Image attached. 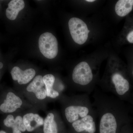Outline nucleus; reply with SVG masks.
Listing matches in <instances>:
<instances>
[{
    "label": "nucleus",
    "instance_id": "f257e3e1",
    "mask_svg": "<svg viewBox=\"0 0 133 133\" xmlns=\"http://www.w3.org/2000/svg\"><path fill=\"white\" fill-rule=\"evenodd\" d=\"M38 47L41 53L49 59L55 58L58 52V43L55 36L49 32L41 35L38 39Z\"/></svg>",
    "mask_w": 133,
    "mask_h": 133
},
{
    "label": "nucleus",
    "instance_id": "f03ea898",
    "mask_svg": "<svg viewBox=\"0 0 133 133\" xmlns=\"http://www.w3.org/2000/svg\"><path fill=\"white\" fill-rule=\"evenodd\" d=\"M69 27L70 33L75 43L82 45L86 42L90 31L83 20L77 17L71 18L69 22Z\"/></svg>",
    "mask_w": 133,
    "mask_h": 133
},
{
    "label": "nucleus",
    "instance_id": "7ed1b4c3",
    "mask_svg": "<svg viewBox=\"0 0 133 133\" xmlns=\"http://www.w3.org/2000/svg\"><path fill=\"white\" fill-rule=\"evenodd\" d=\"M93 78L91 69L87 62H80L73 70L72 80L76 84L83 86L87 85L91 82Z\"/></svg>",
    "mask_w": 133,
    "mask_h": 133
},
{
    "label": "nucleus",
    "instance_id": "20e7f679",
    "mask_svg": "<svg viewBox=\"0 0 133 133\" xmlns=\"http://www.w3.org/2000/svg\"><path fill=\"white\" fill-rule=\"evenodd\" d=\"M117 127V121L113 113L107 111L102 115L100 120V133H116Z\"/></svg>",
    "mask_w": 133,
    "mask_h": 133
},
{
    "label": "nucleus",
    "instance_id": "39448f33",
    "mask_svg": "<svg viewBox=\"0 0 133 133\" xmlns=\"http://www.w3.org/2000/svg\"><path fill=\"white\" fill-rule=\"evenodd\" d=\"M89 108L84 105H71L65 110V115L69 122L72 123L89 114Z\"/></svg>",
    "mask_w": 133,
    "mask_h": 133
},
{
    "label": "nucleus",
    "instance_id": "423d86ee",
    "mask_svg": "<svg viewBox=\"0 0 133 133\" xmlns=\"http://www.w3.org/2000/svg\"><path fill=\"white\" fill-rule=\"evenodd\" d=\"M72 126L75 131L78 132L85 131L89 133H94L96 131V126L94 119L90 115H88L74 122Z\"/></svg>",
    "mask_w": 133,
    "mask_h": 133
},
{
    "label": "nucleus",
    "instance_id": "0eeeda50",
    "mask_svg": "<svg viewBox=\"0 0 133 133\" xmlns=\"http://www.w3.org/2000/svg\"><path fill=\"white\" fill-rule=\"evenodd\" d=\"M11 74L14 80L17 81L20 84H25L29 83L34 77L36 72L33 69L23 71L18 66H15L11 70Z\"/></svg>",
    "mask_w": 133,
    "mask_h": 133
},
{
    "label": "nucleus",
    "instance_id": "6e6552de",
    "mask_svg": "<svg viewBox=\"0 0 133 133\" xmlns=\"http://www.w3.org/2000/svg\"><path fill=\"white\" fill-rule=\"evenodd\" d=\"M22 104L21 99L12 92L8 93L6 99L0 106V110L5 113H12L21 108Z\"/></svg>",
    "mask_w": 133,
    "mask_h": 133
},
{
    "label": "nucleus",
    "instance_id": "1a4fd4ad",
    "mask_svg": "<svg viewBox=\"0 0 133 133\" xmlns=\"http://www.w3.org/2000/svg\"><path fill=\"white\" fill-rule=\"evenodd\" d=\"M26 89L29 92L34 93L38 99H44L47 96L43 77L41 75L36 76L32 82L27 87Z\"/></svg>",
    "mask_w": 133,
    "mask_h": 133
},
{
    "label": "nucleus",
    "instance_id": "9d476101",
    "mask_svg": "<svg viewBox=\"0 0 133 133\" xmlns=\"http://www.w3.org/2000/svg\"><path fill=\"white\" fill-rule=\"evenodd\" d=\"M23 124L26 130L32 132L44 124V120L38 114L30 113L27 114L23 118Z\"/></svg>",
    "mask_w": 133,
    "mask_h": 133
},
{
    "label": "nucleus",
    "instance_id": "9b49d317",
    "mask_svg": "<svg viewBox=\"0 0 133 133\" xmlns=\"http://www.w3.org/2000/svg\"><path fill=\"white\" fill-rule=\"evenodd\" d=\"M111 81L119 95H124L129 90L130 86L128 81L120 73H114L112 76Z\"/></svg>",
    "mask_w": 133,
    "mask_h": 133
},
{
    "label": "nucleus",
    "instance_id": "f8f14e48",
    "mask_svg": "<svg viewBox=\"0 0 133 133\" xmlns=\"http://www.w3.org/2000/svg\"><path fill=\"white\" fill-rule=\"evenodd\" d=\"M3 123L6 127L12 128L13 133H22V132L26 131L23 119L21 116H17L15 119L13 115H9L5 119Z\"/></svg>",
    "mask_w": 133,
    "mask_h": 133
},
{
    "label": "nucleus",
    "instance_id": "ddd939ff",
    "mask_svg": "<svg viewBox=\"0 0 133 133\" xmlns=\"http://www.w3.org/2000/svg\"><path fill=\"white\" fill-rule=\"evenodd\" d=\"M24 1L23 0H12L10 2L6 10V15L9 19L14 21L16 19L19 12L24 8Z\"/></svg>",
    "mask_w": 133,
    "mask_h": 133
},
{
    "label": "nucleus",
    "instance_id": "4468645a",
    "mask_svg": "<svg viewBox=\"0 0 133 133\" xmlns=\"http://www.w3.org/2000/svg\"><path fill=\"white\" fill-rule=\"evenodd\" d=\"M133 7V0H119L116 3L115 9L118 16L124 17L132 11Z\"/></svg>",
    "mask_w": 133,
    "mask_h": 133
},
{
    "label": "nucleus",
    "instance_id": "2eb2a0df",
    "mask_svg": "<svg viewBox=\"0 0 133 133\" xmlns=\"http://www.w3.org/2000/svg\"><path fill=\"white\" fill-rule=\"evenodd\" d=\"M55 77L51 74L45 75L43 77V80L45 85L47 96L55 98L59 96V93L53 88L55 83Z\"/></svg>",
    "mask_w": 133,
    "mask_h": 133
},
{
    "label": "nucleus",
    "instance_id": "dca6fc26",
    "mask_svg": "<svg viewBox=\"0 0 133 133\" xmlns=\"http://www.w3.org/2000/svg\"><path fill=\"white\" fill-rule=\"evenodd\" d=\"M53 114L49 113L44 121L43 132L44 133H58L56 122L54 120Z\"/></svg>",
    "mask_w": 133,
    "mask_h": 133
},
{
    "label": "nucleus",
    "instance_id": "f3484780",
    "mask_svg": "<svg viewBox=\"0 0 133 133\" xmlns=\"http://www.w3.org/2000/svg\"><path fill=\"white\" fill-rule=\"evenodd\" d=\"M127 41L131 43H133V30L129 32L127 36Z\"/></svg>",
    "mask_w": 133,
    "mask_h": 133
},
{
    "label": "nucleus",
    "instance_id": "a211bd4d",
    "mask_svg": "<svg viewBox=\"0 0 133 133\" xmlns=\"http://www.w3.org/2000/svg\"><path fill=\"white\" fill-rule=\"evenodd\" d=\"M86 1L87 2H95V0H86Z\"/></svg>",
    "mask_w": 133,
    "mask_h": 133
},
{
    "label": "nucleus",
    "instance_id": "6ab92c4d",
    "mask_svg": "<svg viewBox=\"0 0 133 133\" xmlns=\"http://www.w3.org/2000/svg\"><path fill=\"white\" fill-rule=\"evenodd\" d=\"M3 66V64L2 63L0 62V69H1L2 68Z\"/></svg>",
    "mask_w": 133,
    "mask_h": 133
},
{
    "label": "nucleus",
    "instance_id": "aec40b11",
    "mask_svg": "<svg viewBox=\"0 0 133 133\" xmlns=\"http://www.w3.org/2000/svg\"><path fill=\"white\" fill-rule=\"evenodd\" d=\"M0 133H6V132H5L4 131H0Z\"/></svg>",
    "mask_w": 133,
    "mask_h": 133
},
{
    "label": "nucleus",
    "instance_id": "412c9836",
    "mask_svg": "<svg viewBox=\"0 0 133 133\" xmlns=\"http://www.w3.org/2000/svg\"><path fill=\"white\" fill-rule=\"evenodd\" d=\"M132 74L133 75V70H132Z\"/></svg>",
    "mask_w": 133,
    "mask_h": 133
}]
</instances>
